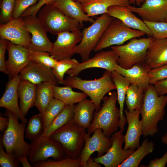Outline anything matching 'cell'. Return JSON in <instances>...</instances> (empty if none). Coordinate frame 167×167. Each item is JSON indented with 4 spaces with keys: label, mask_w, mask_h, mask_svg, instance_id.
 Instances as JSON below:
<instances>
[{
    "label": "cell",
    "mask_w": 167,
    "mask_h": 167,
    "mask_svg": "<svg viewBox=\"0 0 167 167\" xmlns=\"http://www.w3.org/2000/svg\"><path fill=\"white\" fill-rule=\"evenodd\" d=\"M4 115L9 120L7 128L3 135H0L6 151L14 155L23 167H32L28 158L30 144L24 139L26 123H19V119L7 110Z\"/></svg>",
    "instance_id": "6da1fadb"
},
{
    "label": "cell",
    "mask_w": 167,
    "mask_h": 167,
    "mask_svg": "<svg viewBox=\"0 0 167 167\" xmlns=\"http://www.w3.org/2000/svg\"><path fill=\"white\" fill-rule=\"evenodd\" d=\"M167 104V95L159 96L153 84L144 92L143 103L140 109L142 135L153 136L158 131V124L162 121Z\"/></svg>",
    "instance_id": "7a4b0ae2"
},
{
    "label": "cell",
    "mask_w": 167,
    "mask_h": 167,
    "mask_svg": "<svg viewBox=\"0 0 167 167\" xmlns=\"http://www.w3.org/2000/svg\"><path fill=\"white\" fill-rule=\"evenodd\" d=\"M102 100V106L98 111L94 112L93 120L87 129V133L90 135L96 129H101L105 136L110 139L119 126L120 116L119 109L116 106L117 92H110Z\"/></svg>",
    "instance_id": "3957f363"
},
{
    "label": "cell",
    "mask_w": 167,
    "mask_h": 167,
    "mask_svg": "<svg viewBox=\"0 0 167 167\" xmlns=\"http://www.w3.org/2000/svg\"><path fill=\"white\" fill-rule=\"evenodd\" d=\"M111 72L106 70L102 76L94 80L83 79L77 76H69L64 79L63 84L82 91L89 96L93 102L95 111L100 109L101 102L108 92L116 89L112 80Z\"/></svg>",
    "instance_id": "277c9868"
},
{
    "label": "cell",
    "mask_w": 167,
    "mask_h": 167,
    "mask_svg": "<svg viewBox=\"0 0 167 167\" xmlns=\"http://www.w3.org/2000/svg\"><path fill=\"white\" fill-rule=\"evenodd\" d=\"M86 129L73 119L53 132L49 138L59 143L62 146L66 157L79 158L85 144Z\"/></svg>",
    "instance_id": "5b68a950"
},
{
    "label": "cell",
    "mask_w": 167,
    "mask_h": 167,
    "mask_svg": "<svg viewBox=\"0 0 167 167\" xmlns=\"http://www.w3.org/2000/svg\"><path fill=\"white\" fill-rule=\"evenodd\" d=\"M37 14L47 32L53 35L80 30L83 28L78 21L65 15L52 3L45 5Z\"/></svg>",
    "instance_id": "8992f818"
},
{
    "label": "cell",
    "mask_w": 167,
    "mask_h": 167,
    "mask_svg": "<svg viewBox=\"0 0 167 167\" xmlns=\"http://www.w3.org/2000/svg\"><path fill=\"white\" fill-rule=\"evenodd\" d=\"M130 39L123 45L111 46L118 56V64L122 68L128 69L135 64L143 63L152 36Z\"/></svg>",
    "instance_id": "52a82bcc"
},
{
    "label": "cell",
    "mask_w": 167,
    "mask_h": 167,
    "mask_svg": "<svg viewBox=\"0 0 167 167\" xmlns=\"http://www.w3.org/2000/svg\"><path fill=\"white\" fill-rule=\"evenodd\" d=\"M145 35L143 32L131 28L119 19L114 18L104 32L93 50L99 52L110 46L121 45L133 38Z\"/></svg>",
    "instance_id": "ba28073f"
},
{
    "label": "cell",
    "mask_w": 167,
    "mask_h": 167,
    "mask_svg": "<svg viewBox=\"0 0 167 167\" xmlns=\"http://www.w3.org/2000/svg\"><path fill=\"white\" fill-rule=\"evenodd\" d=\"M114 18L107 13L96 18L90 26L84 28L81 41L77 45L75 54H79L82 62L89 58L104 32Z\"/></svg>",
    "instance_id": "9c48e42d"
},
{
    "label": "cell",
    "mask_w": 167,
    "mask_h": 167,
    "mask_svg": "<svg viewBox=\"0 0 167 167\" xmlns=\"http://www.w3.org/2000/svg\"><path fill=\"white\" fill-rule=\"evenodd\" d=\"M30 144L28 158L32 164L50 157L59 160L66 157L62 145L49 138L41 136L32 140Z\"/></svg>",
    "instance_id": "30bf717a"
},
{
    "label": "cell",
    "mask_w": 167,
    "mask_h": 167,
    "mask_svg": "<svg viewBox=\"0 0 167 167\" xmlns=\"http://www.w3.org/2000/svg\"><path fill=\"white\" fill-rule=\"evenodd\" d=\"M57 36L56 41L53 43L49 53L50 56L58 61L71 58L75 54L77 44L81 40L82 32L80 30L65 31Z\"/></svg>",
    "instance_id": "8fae6325"
},
{
    "label": "cell",
    "mask_w": 167,
    "mask_h": 167,
    "mask_svg": "<svg viewBox=\"0 0 167 167\" xmlns=\"http://www.w3.org/2000/svg\"><path fill=\"white\" fill-rule=\"evenodd\" d=\"M118 56L113 49L100 51L92 58L79 63L68 70L66 74L71 76H77L83 70L92 68H99L110 72L115 70L118 64Z\"/></svg>",
    "instance_id": "7c38bea8"
},
{
    "label": "cell",
    "mask_w": 167,
    "mask_h": 167,
    "mask_svg": "<svg viewBox=\"0 0 167 167\" xmlns=\"http://www.w3.org/2000/svg\"><path fill=\"white\" fill-rule=\"evenodd\" d=\"M120 130L112 135L110 138L112 141L110 148L102 156L94 158L95 161L105 167H117L131 155L134 151L122 148L125 140V135Z\"/></svg>",
    "instance_id": "4fadbf2b"
},
{
    "label": "cell",
    "mask_w": 167,
    "mask_h": 167,
    "mask_svg": "<svg viewBox=\"0 0 167 167\" xmlns=\"http://www.w3.org/2000/svg\"><path fill=\"white\" fill-rule=\"evenodd\" d=\"M23 18L26 28L32 35L28 49L50 53L53 43L48 38L47 32L38 17L31 15Z\"/></svg>",
    "instance_id": "5bb4252c"
},
{
    "label": "cell",
    "mask_w": 167,
    "mask_h": 167,
    "mask_svg": "<svg viewBox=\"0 0 167 167\" xmlns=\"http://www.w3.org/2000/svg\"><path fill=\"white\" fill-rule=\"evenodd\" d=\"M25 27L23 17L12 18L0 25V37L15 44L28 49L31 37Z\"/></svg>",
    "instance_id": "9a60e30c"
},
{
    "label": "cell",
    "mask_w": 167,
    "mask_h": 167,
    "mask_svg": "<svg viewBox=\"0 0 167 167\" xmlns=\"http://www.w3.org/2000/svg\"><path fill=\"white\" fill-rule=\"evenodd\" d=\"M127 7L143 21L164 22L167 16V0H144L139 7L130 5Z\"/></svg>",
    "instance_id": "2e32d148"
},
{
    "label": "cell",
    "mask_w": 167,
    "mask_h": 167,
    "mask_svg": "<svg viewBox=\"0 0 167 167\" xmlns=\"http://www.w3.org/2000/svg\"><path fill=\"white\" fill-rule=\"evenodd\" d=\"M112 144L111 140L105 136L101 129H96L91 137L87 133L80 156L81 167H84L87 160L94 152H97L98 157L101 156L108 152Z\"/></svg>",
    "instance_id": "e0dca14e"
},
{
    "label": "cell",
    "mask_w": 167,
    "mask_h": 167,
    "mask_svg": "<svg viewBox=\"0 0 167 167\" xmlns=\"http://www.w3.org/2000/svg\"><path fill=\"white\" fill-rule=\"evenodd\" d=\"M7 50L8 58L5 62V67L8 75L12 78L19 75L30 62V50L9 41Z\"/></svg>",
    "instance_id": "ac0fdd59"
},
{
    "label": "cell",
    "mask_w": 167,
    "mask_h": 167,
    "mask_svg": "<svg viewBox=\"0 0 167 167\" xmlns=\"http://www.w3.org/2000/svg\"><path fill=\"white\" fill-rule=\"evenodd\" d=\"M20 80V74L9 79L0 99V107L5 108L19 120L26 123L27 120L22 113L18 103V87Z\"/></svg>",
    "instance_id": "d6986e66"
},
{
    "label": "cell",
    "mask_w": 167,
    "mask_h": 167,
    "mask_svg": "<svg viewBox=\"0 0 167 167\" xmlns=\"http://www.w3.org/2000/svg\"><path fill=\"white\" fill-rule=\"evenodd\" d=\"M19 74L21 79L28 80L37 85L43 82L50 83L55 85L59 84L52 68L31 60Z\"/></svg>",
    "instance_id": "ffe728a7"
},
{
    "label": "cell",
    "mask_w": 167,
    "mask_h": 167,
    "mask_svg": "<svg viewBox=\"0 0 167 167\" xmlns=\"http://www.w3.org/2000/svg\"><path fill=\"white\" fill-rule=\"evenodd\" d=\"M124 112L128 125L123 149L135 151L139 146V139L142 135V122L139 118L140 110L129 111L126 109Z\"/></svg>",
    "instance_id": "44dd1931"
},
{
    "label": "cell",
    "mask_w": 167,
    "mask_h": 167,
    "mask_svg": "<svg viewBox=\"0 0 167 167\" xmlns=\"http://www.w3.org/2000/svg\"><path fill=\"white\" fill-rule=\"evenodd\" d=\"M143 63L150 70L167 65V38H153Z\"/></svg>",
    "instance_id": "7402d4cb"
},
{
    "label": "cell",
    "mask_w": 167,
    "mask_h": 167,
    "mask_svg": "<svg viewBox=\"0 0 167 167\" xmlns=\"http://www.w3.org/2000/svg\"><path fill=\"white\" fill-rule=\"evenodd\" d=\"M108 13L110 16L120 20L127 26L144 32L148 36H152L150 30L143 20L136 17L127 6H114L109 7Z\"/></svg>",
    "instance_id": "603a6c76"
},
{
    "label": "cell",
    "mask_w": 167,
    "mask_h": 167,
    "mask_svg": "<svg viewBox=\"0 0 167 167\" xmlns=\"http://www.w3.org/2000/svg\"><path fill=\"white\" fill-rule=\"evenodd\" d=\"M150 70L143 63L135 64L128 69H124L118 64L115 67V70L126 78L131 84L137 86L144 92L150 84L148 76Z\"/></svg>",
    "instance_id": "cb8c5ba5"
},
{
    "label": "cell",
    "mask_w": 167,
    "mask_h": 167,
    "mask_svg": "<svg viewBox=\"0 0 167 167\" xmlns=\"http://www.w3.org/2000/svg\"><path fill=\"white\" fill-rule=\"evenodd\" d=\"M52 3L65 15L78 21L82 27L84 22L92 24L95 21L84 12L81 4L74 0H55Z\"/></svg>",
    "instance_id": "d4e9b609"
},
{
    "label": "cell",
    "mask_w": 167,
    "mask_h": 167,
    "mask_svg": "<svg viewBox=\"0 0 167 167\" xmlns=\"http://www.w3.org/2000/svg\"><path fill=\"white\" fill-rule=\"evenodd\" d=\"M81 5L84 12L92 17L107 13L108 8L111 6H127L130 4V0H89Z\"/></svg>",
    "instance_id": "484cf974"
},
{
    "label": "cell",
    "mask_w": 167,
    "mask_h": 167,
    "mask_svg": "<svg viewBox=\"0 0 167 167\" xmlns=\"http://www.w3.org/2000/svg\"><path fill=\"white\" fill-rule=\"evenodd\" d=\"M111 74L117 91V101L119 105L120 120L119 127L120 131L123 132L125 125L127 122L123 113L124 103L127 89L131 84L126 78L115 70L111 71Z\"/></svg>",
    "instance_id": "4316f807"
},
{
    "label": "cell",
    "mask_w": 167,
    "mask_h": 167,
    "mask_svg": "<svg viewBox=\"0 0 167 167\" xmlns=\"http://www.w3.org/2000/svg\"><path fill=\"white\" fill-rule=\"evenodd\" d=\"M37 85L25 80L21 79L18 87L19 107L24 116L29 109L35 106Z\"/></svg>",
    "instance_id": "83f0119b"
},
{
    "label": "cell",
    "mask_w": 167,
    "mask_h": 167,
    "mask_svg": "<svg viewBox=\"0 0 167 167\" xmlns=\"http://www.w3.org/2000/svg\"><path fill=\"white\" fill-rule=\"evenodd\" d=\"M95 105L91 99L85 98L75 105L73 119L78 124L87 129L93 120Z\"/></svg>",
    "instance_id": "f1b7e54d"
},
{
    "label": "cell",
    "mask_w": 167,
    "mask_h": 167,
    "mask_svg": "<svg viewBox=\"0 0 167 167\" xmlns=\"http://www.w3.org/2000/svg\"><path fill=\"white\" fill-rule=\"evenodd\" d=\"M154 143L148 138L144 139L141 145L118 167H138L142 160L152 153L154 149Z\"/></svg>",
    "instance_id": "f546056e"
},
{
    "label": "cell",
    "mask_w": 167,
    "mask_h": 167,
    "mask_svg": "<svg viewBox=\"0 0 167 167\" xmlns=\"http://www.w3.org/2000/svg\"><path fill=\"white\" fill-rule=\"evenodd\" d=\"M54 85H55L49 82H43L37 85L35 106L42 115L51 100L54 98Z\"/></svg>",
    "instance_id": "4dcf8cb0"
},
{
    "label": "cell",
    "mask_w": 167,
    "mask_h": 167,
    "mask_svg": "<svg viewBox=\"0 0 167 167\" xmlns=\"http://www.w3.org/2000/svg\"><path fill=\"white\" fill-rule=\"evenodd\" d=\"M54 97L65 104L74 105L78 103L88 96L84 92L73 91L72 88L68 86L59 87L54 85L53 87Z\"/></svg>",
    "instance_id": "1f68e13d"
},
{
    "label": "cell",
    "mask_w": 167,
    "mask_h": 167,
    "mask_svg": "<svg viewBox=\"0 0 167 167\" xmlns=\"http://www.w3.org/2000/svg\"><path fill=\"white\" fill-rule=\"evenodd\" d=\"M75 105H66L64 109L44 130L41 136L49 138L56 130L68 123L73 118Z\"/></svg>",
    "instance_id": "d6a6232c"
},
{
    "label": "cell",
    "mask_w": 167,
    "mask_h": 167,
    "mask_svg": "<svg viewBox=\"0 0 167 167\" xmlns=\"http://www.w3.org/2000/svg\"><path fill=\"white\" fill-rule=\"evenodd\" d=\"M144 97V92L137 86L131 84L128 88L126 95L125 102L127 109L132 111L140 110Z\"/></svg>",
    "instance_id": "836d02e7"
},
{
    "label": "cell",
    "mask_w": 167,
    "mask_h": 167,
    "mask_svg": "<svg viewBox=\"0 0 167 167\" xmlns=\"http://www.w3.org/2000/svg\"><path fill=\"white\" fill-rule=\"evenodd\" d=\"M44 130L43 117L40 113L34 115L28 120L25 129V137L32 141L41 136Z\"/></svg>",
    "instance_id": "e575fe53"
},
{
    "label": "cell",
    "mask_w": 167,
    "mask_h": 167,
    "mask_svg": "<svg viewBox=\"0 0 167 167\" xmlns=\"http://www.w3.org/2000/svg\"><path fill=\"white\" fill-rule=\"evenodd\" d=\"M79 63L75 58L64 59L58 60L52 70L59 83L63 84L64 81V74L68 70L77 66Z\"/></svg>",
    "instance_id": "d590c367"
},
{
    "label": "cell",
    "mask_w": 167,
    "mask_h": 167,
    "mask_svg": "<svg viewBox=\"0 0 167 167\" xmlns=\"http://www.w3.org/2000/svg\"><path fill=\"white\" fill-rule=\"evenodd\" d=\"M66 105L60 101L53 98L46 108L43 115L45 130L61 112Z\"/></svg>",
    "instance_id": "8d00e7d4"
},
{
    "label": "cell",
    "mask_w": 167,
    "mask_h": 167,
    "mask_svg": "<svg viewBox=\"0 0 167 167\" xmlns=\"http://www.w3.org/2000/svg\"><path fill=\"white\" fill-rule=\"evenodd\" d=\"M34 167H81L80 157L77 159L68 157L59 160L54 161L46 160L35 163L32 164Z\"/></svg>",
    "instance_id": "74e56055"
},
{
    "label": "cell",
    "mask_w": 167,
    "mask_h": 167,
    "mask_svg": "<svg viewBox=\"0 0 167 167\" xmlns=\"http://www.w3.org/2000/svg\"><path fill=\"white\" fill-rule=\"evenodd\" d=\"M30 60L44 65L51 68L54 67L58 60L52 57L49 52L37 50H30Z\"/></svg>",
    "instance_id": "f35d334b"
},
{
    "label": "cell",
    "mask_w": 167,
    "mask_h": 167,
    "mask_svg": "<svg viewBox=\"0 0 167 167\" xmlns=\"http://www.w3.org/2000/svg\"><path fill=\"white\" fill-rule=\"evenodd\" d=\"M1 138H0V166L1 167H20V162L12 154L7 153L4 149Z\"/></svg>",
    "instance_id": "ab89813d"
},
{
    "label": "cell",
    "mask_w": 167,
    "mask_h": 167,
    "mask_svg": "<svg viewBox=\"0 0 167 167\" xmlns=\"http://www.w3.org/2000/svg\"><path fill=\"white\" fill-rule=\"evenodd\" d=\"M155 38H167V22H150L144 21Z\"/></svg>",
    "instance_id": "60d3db41"
},
{
    "label": "cell",
    "mask_w": 167,
    "mask_h": 167,
    "mask_svg": "<svg viewBox=\"0 0 167 167\" xmlns=\"http://www.w3.org/2000/svg\"><path fill=\"white\" fill-rule=\"evenodd\" d=\"M15 0H2L1 6L0 22L5 24L12 18V15L15 5Z\"/></svg>",
    "instance_id": "b9f144b4"
},
{
    "label": "cell",
    "mask_w": 167,
    "mask_h": 167,
    "mask_svg": "<svg viewBox=\"0 0 167 167\" xmlns=\"http://www.w3.org/2000/svg\"><path fill=\"white\" fill-rule=\"evenodd\" d=\"M39 0H15L12 18L20 17L29 7L35 4Z\"/></svg>",
    "instance_id": "7bdbcfd3"
},
{
    "label": "cell",
    "mask_w": 167,
    "mask_h": 167,
    "mask_svg": "<svg viewBox=\"0 0 167 167\" xmlns=\"http://www.w3.org/2000/svg\"><path fill=\"white\" fill-rule=\"evenodd\" d=\"M148 76L150 84L167 79V65L149 70Z\"/></svg>",
    "instance_id": "ee69618b"
},
{
    "label": "cell",
    "mask_w": 167,
    "mask_h": 167,
    "mask_svg": "<svg viewBox=\"0 0 167 167\" xmlns=\"http://www.w3.org/2000/svg\"><path fill=\"white\" fill-rule=\"evenodd\" d=\"M55 0H39L35 5L27 9L21 15L23 18L31 15H36L41 8L44 5L52 3Z\"/></svg>",
    "instance_id": "f6af8a7d"
},
{
    "label": "cell",
    "mask_w": 167,
    "mask_h": 167,
    "mask_svg": "<svg viewBox=\"0 0 167 167\" xmlns=\"http://www.w3.org/2000/svg\"><path fill=\"white\" fill-rule=\"evenodd\" d=\"M8 41L1 39L0 40V71L8 75L5 67V54L7 49Z\"/></svg>",
    "instance_id": "bcb514c9"
},
{
    "label": "cell",
    "mask_w": 167,
    "mask_h": 167,
    "mask_svg": "<svg viewBox=\"0 0 167 167\" xmlns=\"http://www.w3.org/2000/svg\"><path fill=\"white\" fill-rule=\"evenodd\" d=\"M167 163V148L166 152L159 158H155L149 161L148 167H165Z\"/></svg>",
    "instance_id": "7dc6e473"
},
{
    "label": "cell",
    "mask_w": 167,
    "mask_h": 167,
    "mask_svg": "<svg viewBox=\"0 0 167 167\" xmlns=\"http://www.w3.org/2000/svg\"><path fill=\"white\" fill-rule=\"evenodd\" d=\"M153 85L159 96L167 94V79L158 81Z\"/></svg>",
    "instance_id": "c3c4849f"
},
{
    "label": "cell",
    "mask_w": 167,
    "mask_h": 167,
    "mask_svg": "<svg viewBox=\"0 0 167 167\" xmlns=\"http://www.w3.org/2000/svg\"><path fill=\"white\" fill-rule=\"evenodd\" d=\"M9 120L8 117H0V131L4 133L8 127Z\"/></svg>",
    "instance_id": "681fc988"
},
{
    "label": "cell",
    "mask_w": 167,
    "mask_h": 167,
    "mask_svg": "<svg viewBox=\"0 0 167 167\" xmlns=\"http://www.w3.org/2000/svg\"><path fill=\"white\" fill-rule=\"evenodd\" d=\"M100 164L95 161L94 159L90 156L87 160L84 167H101Z\"/></svg>",
    "instance_id": "f907efd6"
},
{
    "label": "cell",
    "mask_w": 167,
    "mask_h": 167,
    "mask_svg": "<svg viewBox=\"0 0 167 167\" xmlns=\"http://www.w3.org/2000/svg\"><path fill=\"white\" fill-rule=\"evenodd\" d=\"M144 0H130V4H135L136 5L139 6L143 2Z\"/></svg>",
    "instance_id": "816d5d0a"
},
{
    "label": "cell",
    "mask_w": 167,
    "mask_h": 167,
    "mask_svg": "<svg viewBox=\"0 0 167 167\" xmlns=\"http://www.w3.org/2000/svg\"><path fill=\"white\" fill-rule=\"evenodd\" d=\"M162 142L164 144H167V133L165 134L161 138Z\"/></svg>",
    "instance_id": "f5cc1de1"
},
{
    "label": "cell",
    "mask_w": 167,
    "mask_h": 167,
    "mask_svg": "<svg viewBox=\"0 0 167 167\" xmlns=\"http://www.w3.org/2000/svg\"><path fill=\"white\" fill-rule=\"evenodd\" d=\"M75 1L80 4H82L85 3L89 0H74Z\"/></svg>",
    "instance_id": "db71d44e"
},
{
    "label": "cell",
    "mask_w": 167,
    "mask_h": 167,
    "mask_svg": "<svg viewBox=\"0 0 167 167\" xmlns=\"http://www.w3.org/2000/svg\"><path fill=\"white\" fill-rule=\"evenodd\" d=\"M165 21L166 22H167V17H166V18Z\"/></svg>",
    "instance_id": "11a10c76"
},
{
    "label": "cell",
    "mask_w": 167,
    "mask_h": 167,
    "mask_svg": "<svg viewBox=\"0 0 167 167\" xmlns=\"http://www.w3.org/2000/svg\"></svg>",
    "instance_id": "9f6ffc18"
}]
</instances>
